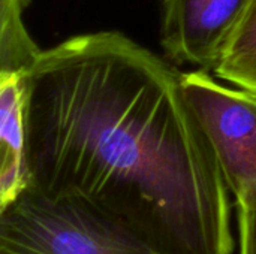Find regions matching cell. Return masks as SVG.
Listing matches in <instances>:
<instances>
[{
  "instance_id": "6da1fadb",
  "label": "cell",
  "mask_w": 256,
  "mask_h": 254,
  "mask_svg": "<svg viewBox=\"0 0 256 254\" xmlns=\"http://www.w3.org/2000/svg\"><path fill=\"white\" fill-rule=\"evenodd\" d=\"M28 190L80 201L159 254H234V199L182 72L120 31L28 70Z\"/></svg>"
},
{
  "instance_id": "7a4b0ae2",
  "label": "cell",
  "mask_w": 256,
  "mask_h": 254,
  "mask_svg": "<svg viewBox=\"0 0 256 254\" xmlns=\"http://www.w3.org/2000/svg\"><path fill=\"white\" fill-rule=\"evenodd\" d=\"M0 254L159 253L80 201L27 190L0 211Z\"/></svg>"
},
{
  "instance_id": "3957f363",
  "label": "cell",
  "mask_w": 256,
  "mask_h": 254,
  "mask_svg": "<svg viewBox=\"0 0 256 254\" xmlns=\"http://www.w3.org/2000/svg\"><path fill=\"white\" fill-rule=\"evenodd\" d=\"M186 96L214 148L234 204L256 213V94L204 69L182 72Z\"/></svg>"
},
{
  "instance_id": "277c9868",
  "label": "cell",
  "mask_w": 256,
  "mask_h": 254,
  "mask_svg": "<svg viewBox=\"0 0 256 254\" xmlns=\"http://www.w3.org/2000/svg\"><path fill=\"white\" fill-rule=\"evenodd\" d=\"M248 0H162V46L177 63L212 72Z\"/></svg>"
},
{
  "instance_id": "5b68a950",
  "label": "cell",
  "mask_w": 256,
  "mask_h": 254,
  "mask_svg": "<svg viewBox=\"0 0 256 254\" xmlns=\"http://www.w3.org/2000/svg\"><path fill=\"white\" fill-rule=\"evenodd\" d=\"M27 75L0 70V211L30 187Z\"/></svg>"
},
{
  "instance_id": "8992f818",
  "label": "cell",
  "mask_w": 256,
  "mask_h": 254,
  "mask_svg": "<svg viewBox=\"0 0 256 254\" xmlns=\"http://www.w3.org/2000/svg\"><path fill=\"white\" fill-rule=\"evenodd\" d=\"M212 72L218 79L256 94V0H248Z\"/></svg>"
},
{
  "instance_id": "52a82bcc",
  "label": "cell",
  "mask_w": 256,
  "mask_h": 254,
  "mask_svg": "<svg viewBox=\"0 0 256 254\" xmlns=\"http://www.w3.org/2000/svg\"><path fill=\"white\" fill-rule=\"evenodd\" d=\"M28 3L30 0H0V70L28 72L42 51L24 22Z\"/></svg>"
},
{
  "instance_id": "ba28073f",
  "label": "cell",
  "mask_w": 256,
  "mask_h": 254,
  "mask_svg": "<svg viewBox=\"0 0 256 254\" xmlns=\"http://www.w3.org/2000/svg\"><path fill=\"white\" fill-rule=\"evenodd\" d=\"M238 254H256V213L234 204Z\"/></svg>"
}]
</instances>
